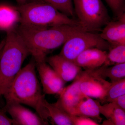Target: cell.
<instances>
[{"label":"cell","instance_id":"obj_8","mask_svg":"<svg viewBox=\"0 0 125 125\" xmlns=\"http://www.w3.org/2000/svg\"><path fill=\"white\" fill-rule=\"evenodd\" d=\"M111 83L94 73L92 70H85L81 82L80 89L85 96L104 102Z\"/></svg>","mask_w":125,"mask_h":125},{"label":"cell","instance_id":"obj_15","mask_svg":"<svg viewBox=\"0 0 125 125\" xmlns=\"http://www.w3.org/2000/svg\"><path fill=\"white\" fill-rule=\"evenodd\" d=\"M96 101L86 96L78 104L72 115L86 117L101 123L102 119Z\"/></svg>","mask_w":125,"mask_h":125},{"label":"cell","instance_id":"obj_25","mask_svg":"<svg viewBox=\"0 0 125 125\" xmlns=\"http://www.w3.org/2000/svg\"><path fill=\"white\" fill-rule=\"evenodd\" d=\"M118 107L125 111V94L115 98L112 101Z\"/></svg>","mask_w":125,"mask_h":125},{"label":"cell","instance_id":"obj_11","mask_svg":"<svg viewBox=\"0 0 125 125\" xmlns=\"http://www.w3.org/2000/svg\"><path fill=\"white\" fill-rule=\"evenodd\" d=\"M46 62L66 83L73 80L81 71V67L59 54L47 57Z\"/></svg>","mask_w":125,"mask_h":125},{"label":"cell","instance_id":"obj_2","mask_svg":"<svg viewBox=\"0 0 125 125\" xmlns=\"http://www.w3.org/2000/svg\"><path fill=\"white\" fill-rule=\"evenodd\" d=\"M36 62L32 58L21 68L3 96L6 103H17L29 106L41 118L48 122L50 117L44 106L45 95L36 75Z\"/></svg>","mask_w":125,"mask_h":125},{"label":"cell","instance_id":"obj_14","mask_svg":"<svg viewBox=\"0 0 125 125\" xmlns=\"http://www.w3.org/2000/svg\"><path fill=\"white\" fill-rule=\"evenodd\" d=\"M101 114L107 118L103 125H125V111L113 102L101 105L99 101H96Z\"/></svg>","mask_w":125,"mask_h":125},{"label":"cell","instance_id":"obj_4","mask_svg":"<svg viewBox=\"0 0 125 125\" xmlns=\"http://www.w3.org/2000/svg\"><path fill=\"white\" fill-rule=\"evenodd\" d=\"M16 8L20 14L21 24L42 27L64 25L82 26L78 20L70 18L45 2H27Z\"/></svg>","mask_w":125,"mask_h":125},{"label":"cell","instance_id":"obj_9","mask_svg":"<svg viewBox=\"0 0 125 125\" xmlns=\"http://www.w3.org/2000/svg\"><path fill=\"white\" fill-rule=\"evenodd\" d=\"M36 64L43 93L45 94L59 95L64 88L65 82L47 64L46 61L36 62Z\"/></svg>","mask_w":125,"mask_h":125},{"label":"cell","instance_id":"obj_18","mask_svg":"<svg viewBox=\"0 0 125 125\" xmlns=\"http://www.w3.org/2000/svg\"><path fill=\"white\" fill-rule=\"evenodd\" d=\"M44 106L49 113L50 119L57 125H73L67 113L57 106L55 103H50L45 99Z\"/></svg>","mask_w":125,"mask_h":125},{"label":"cell","instance_id":"obj_10","mask_svg":"<svg viewBox=\"0 0 125 125\" xmlns=\"http://www.w3.org/2000/svg\"><path fill=\"white\" fill-rule=\"evenodd\" d=\"M2 108L10 114L18 125H49L48 121L41 118L37 113H34L19 103H6Z\"/></svg>","mask_w":125,"mask_h":125},{"label":"cell","instance_id":"obj_7","mask_svg":"<svg viewBox=\"0 0 125 125\" xmlns=\"http://www.w3.org/2000/svg\"><path fill=\"white\" fill-rule=\"evenodd\" d=\"M84 71H81L71 84L64 87L60 97L55 104L68 114H72L81 101L86 97L80 89V84L84 75Z\"/></svg>","mask_w":125,"mask_h":125},{"label":"cell","instance_id":"obj_13","mask_svg":"<svg viewBox=\"0 0 125 125\" xmlns=\"http://www.w3.org/2000/svg\"><path fill=\"white\" fill-rule=\"evenodd\" d=\"M106 51L97 48L87 49L77 57L74 62L85 70H93L106 65L107 61Z\"/></svg>","mask_w":125,"mask_h":125},{"label":"cell","instance_id":"obj_6","mask_svg":"<svg viewBox=\"0 0 125 125\" xmlns=\"http://www.w3.org/2000/svg\"><path fill=\"white\" fill-rule=\"evenodd\" d=\"M109 43L104 40L100 34L84 30L72 36L64 44L59 55L74 62L82 52L87 49L97 48L106 51L110 49Z\"/></svg>","mask_w":125,"mask_h":125},{"label":"cell","instance_id":"obj_19","mask_svg":"<svg viewBox=\"0 0 125 125\" xmlns=\"http://www.w3.org/2000/svg\"><path fill=\"white\" fill-rule=\"evenodd\" d=\"M34 1L45 2L51 5L70 18H73L75 16L72 0H29L27 2Z\"/></svg>","mask_w":125,"mask_h":125},{"label":"cell","instance_id":"obj_12","mask_svg":"<svg viewBox=\"0 0 125 125\" xmlns=\"http://www.w3.org/2000/svg\"><path fill=\"white\" fill-rule=\"evenodd\" d=\"M100 35L111 46L125 45V13L117 17V20L108 23Z\"/></svg>","mask_w":125,"mask_h":125},{"label":"cell","instance_id":"obj_21","mask_svg":"<svg viewBox=\"0 0 125 125\" xmlns=\"http://www.w3.org/2000/svg\"><path fill=\"white\" fill-rule=\"evenodd\" d=\"M125 94V78L111 83L108 90L104 102H111L118 96Z\"/></svg>","mask_w":125,"mask_h":125},{"label":"cell","instance_id":"obj_1","mask_svg":"<svg viewBox=\"0 0 125 125\" xmlns=\"http://www.w3.org/2000/svg\"><path fill=\"white\" fill-rule=\"evenodd\" d=\"M15 29L36 62L46 61L49 52L77 33L87 31L82 26L70 25L42 27L20 24Z\"/></svg>","mask_w":125,"mask_h":125},{"label":"cell","instance_id":"obj_3","mask_svg":"<svg viewBox=\"0 0 125 125\" xmlns=\"http://www.w3.org/2000/svg\"><path fill=\"white\" fill-rule=\"evenodd\" d=\"M6 32L5 43L0 57V99L30 55L15 28Z\"/></svg>","mask_w":125,"mask_h":125},{"label":"cell","instance_id":"obj_26","mask_svg":"<svg viewBox=\"0 0 125 125\" xmlns=\"http://www.w3.org/2000/svg\"><path fill=\"white\" fill-rule=\"evenodd\" d=\"M5 41V39H3V40H2L0 42V54H1V51H2L3 47H4V45Z\"/></svg>","mask_w":125,"mask_h":125},{"label":"cell","instance_id":"obj_5","mask_svg":"<svg viewBox=\"0 0 125 125\" xmlns=\"http://www.w3.org/2000/svg\"><path fill=\"white\" fill-rule=\"evenodd\" d=\"M78 21L87 31H100L110 21L106 8L101 0H73Z\"/></svg>","mask_w":125,"mask_h":125},{"label":"cell","instance_id":"obj_17","mask_svg":"<svg viewBox=\"0 0 125 125\" xmlns=\"http://www.w3.org/2000/svg\"><path fill=\"white\" fill-rule=\"evenodd\" d=\"M92 70L94 73L103 79L109 78L111 83L125 78V63L115 64L109 67L103 65Z\"/></svg>","mask_w":125,"mask_h":125},{"label":"cell","instance_id":"obj_16","mask_svg":"<svg viewBox=\"0 0 125 125\" xmlns=\"http://www.w3.org/2000/svg\"><path fill=\"white\" fill-rule=\"evenodd\" d=\"M20 20V14L16 7L0 6V30L7 31L13 29Z\"/></svg>","mask_w":125,"mask_h":125},{"label":"cell","instance_id":"obj_27","mask_svg":"<svg viewBox=\"0 0 125 125\" xmlns=\"http://www.w3.org/2000/svg\"><path fill=\"white\" fill-rule=\"evenodd\" d=\"M19 5L23 4L27 2V0H16Z\"/></svg>","mask_w":125,"mask_h":125},{"label":"cell","instance_id":"obj_20","mask_svg":"<svg viewBox=\"0 0 125 125\" xmlns=\"http://www.w3.org/2000/svg\"><path fill=\"white\" fill-rule=\"evenodd\" d=\"M106 65L125 63V45L111 46Z\"/></svg>","mask_w":125,"mask_h":125},{"label":"cell","instance_id":"obj_22","mask_svg":"<svg viewBox=\"0 0 125 125\" xmlns=\"http://www.w3.org/2000/svg\"><path fill=\"white\" fill-rule=\"evenodd\" d=\"M117 17L125 13V0H105Z\"/></svg>","mask_w":125,"mask_h":125},{"label":"cell","instance_id":"obj_24","mask_svg":"<svg viewBox=\"0 0 125 125\" xmlns=\"http://www.w3.org/2000/svg\"><path fill=\"white\" fill-rule=\"evenodd\" d=\"M6 113L3 108L0 109V125H17L13 119L7 116Z\"/></svg>","mask_w":125,"mask_h":125},{"label":"cell","instance_id":"obj_23","mask_svg":"<svg viewBox=\"0 0 125 125\" xmlns=\"http://www.w3.org/2000/svg\"><path fill=\"white\" fill-rule=\"evenodd\" d=\"M73 125H98L99 123L91 118L67 113Z\"/></svg>","mask_w":125,"mask_h":125}]
</instances>
